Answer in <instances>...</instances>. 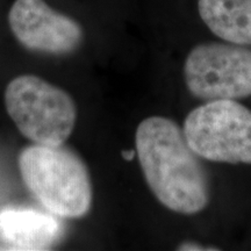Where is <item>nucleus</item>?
I'll list each match as a JSON object with an SVG mask.
<instances>
[{
  "label": "nucleus",
  "mask_w": 251,
  "mask_h": 251,
  "mask_svg": "<svg viewBox=\"0 0 251 251\" xmlns=\"http://www.w3.org/2000/svg\"><path fill=\"white\" fill-rule=\"evenodd\" d=\"M25 185L49 212L81 218L92 206V184L83 159L67 147L34 144L18 159Z\"/></svg>",
  "instance_id": "2"
},
{
  "label": "nucleus",
  "mask_w": 251,
  "mask_h": 251,
  "mask_svg": "<svg viewBox=\"0 0 251 251\" xmlns=\"http://www.w3.org/2000/svg\"><path fill=\"white\" fill-rule=\"evenodd\" d=\"M177 250L179 251H208V250H219L218 248H205L201 244L196 242H183L178 246Z\"/></svg>",
  "instance_id": "9"
},
{
  "label": "nucleus",
  "mask_w": 251,
  "mask_h": 251,
  "mask_svg": "<svg viewBox=\"0 0 251 251\" xmlns=\"http://www.w3.org/2000/svg\"><path fill=\"white\" fill-rule=\"evenodd\" d=\"M135 146L147 184L163 206L185 215L206 208V171L175 121L164 117L144 119L136 129Z\"/></svg>",
  "instance_id": "1"
},
{
  "label": "nucleus",
  "mask_w": 251,
  "mask_h": 251,
  "mask_svg": "<svg viewBox=\"0 0 251 251\" xmlns=\"http://www.w3.org/2000/svg\"><path fill=\"white\" fill-rule=\"evenodd\" d=\"M62 236V222L49 213L25 206L0 207V242L8 250H48Z\"/></svg>",
  "instance_id": "7"
},
{
  "label": "nucleus",
  "mask_w": 251,
  "mask_h": 251,
  "mask_svg": "<svg viewBox=\"0 0 251 251\" xmlns=\"http://www.w3.org/2000/svg\"><path fill=\"white\" fill-rule=\"evenodd\" d=\"M185 139L207 161L251 164V111L231 99L211 100L190 112Z\"/></svg>",
  "instance_id": "4"
},
{
  "label": "nucleus",
  "mask_w": 251,
  "mask_h": 251,
  "mask_svg": "<svg viewBox=\"0 0 251 251\" xmlns=\"http://www.w3.org/2000/svg\"><path fill=\"white\" fill-rule=\"evenodd\" d=\"M5 105L20 133L35 144L61 146L76 124L74 99L59 87L31 75L19 76L8 84Z\"/></svg>",
  "instance_id": "3"
},
{
  "label": "nucleus",
  "mask_w": 251,
  "mask_h": 251,
  "mask_svg": "<svg viewBox=\"0 0 251 251\" xmlns=\"http://www.w3.org/2000/svg\"><path fill=\"white\" fill-rule=\"evenodd\" d=\"M8 23L21 45L43 54H71L83 41L80 25L54 11L45 0H15Z\"/></svg>",
  "instance_id": "6"
},
{
  "label": "nucleus",
  "mask_w": 251,
  "mask_h": 251,
  "mask_svg": "<svg viewBox=\"0 0 251 251\" xmlns=\"http://www.w3.org/2000/svg\"><path fill=\"white\" fill-rule=\"evenodd\" d=\"M136 156V150H125V151H122V157L126 159V161H131V159H134V157Z\"/></svg>",
  "instance_id": "10"
},
{
  "label": "nucleus",
  "mask_w": 251,
  "mask_h": 251,
  "mask_svg": "<svg viewBox=\"0 0 251 251\" xmlns=\"http://www.w3.org/2000/svg\"><path fill=\"white\" fill-rule=\"evenodd\" d=\"M203 24L214 35L237 46H251V0H198Z\"/></svg>",
  "instance_id": "8"
},
{
  "label": "nucleus",
  "mask_w": 251,
  "mask_h": 251,
  "mask_svg": "<svg viewBox=\"0 0 251 251\" xmlns=\"http://www.w3.org/2000/svg\"><path fill=\"white\" fill-rule=\"evenodd\" d=\"M191 94L206 101L251 96V49L226 43H201L184 63Z\"/></svg>",
  "instance_id": "5"
}]
</instances>
